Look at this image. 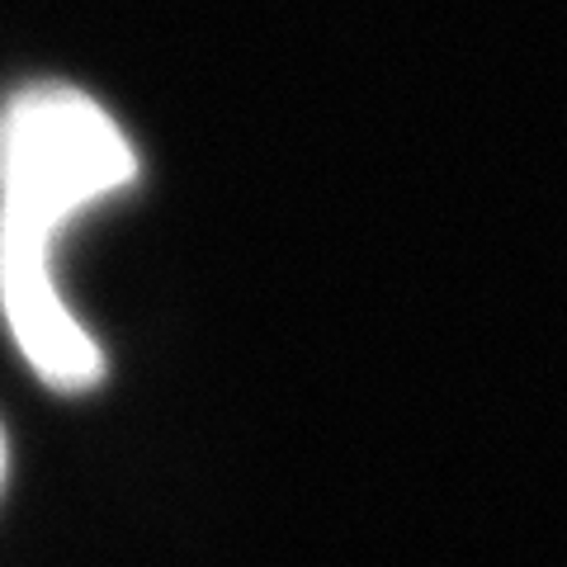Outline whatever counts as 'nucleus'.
I'll return each mask as SVG.
<instances>
[{"label":"nucleus","instance_id":"nucleus-1","mask_svg":"<svg viewBox=\"0 0 567 567\" xmlns=\"http://www.w3.org/2000/svg\"><path fill=\"white\" fill-rule=\"evenodd\" d=\"M137 171L110 104L71 81H33L0 114V317L52 393L76 398L104 379V350L58 279L66 227L118 199Z\"/></svg>","mask_w":567,"mask_h":567},{"label":"nucleus","instance_id":"nucleus-2","mask_svg":"<svg viewBox=\"0 0 567 567\" xmlns=\"http://www.w3.org/2000/svg\"><path fill=\"white\" fill-rule=\"evenodd\" d=\"M6 477H10V440H6V425H0V492H6Z\"/></svg>","mask_w":567,"mask_h":567}]
</instances>
